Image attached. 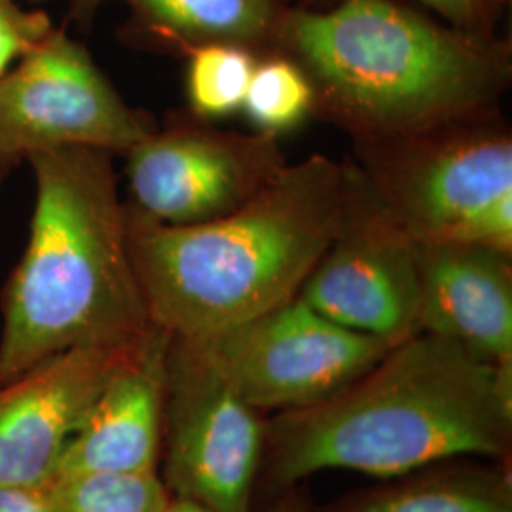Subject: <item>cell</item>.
<instances>
[{"label":"cell","mask_w":512,"mask_h":512,"mask_svg":"<svg viewBox=\"0 0 512 512\" xmlns=\"http://www.w3.org/2000/svg\"><path fill=\"white\" fill-rule=\"evenodd\" d=\"M112 158L90 147L25 158L37 202L25 253L2 291L0 385L67 349L126 342L152 325Z\"/></svg>","instance_id":"277c9868"},{"label":"cell","mask_w":512,"mask_h":512,"mask_svg":"<svg viewBox=\"0 0 512 512\" xmlns=\"http://www.w3.org/2000/svg\"><path fill=\"white\" fill-rule=\"evenodd\" d=\"M420 332L512 366V255L456 241H418Z\"/></svg>","instance_id":"4fadbf2b"},{"label":"cell","mask_w":512,"mask_h":512,"mask_svg":"<svg viewBox=\"0 0 512 512\" xmlns=\"http://www.w3.org/2000/svg\"><path fill=\"white\" fill-rule=\"evenodd\" d=\"M169 340L171 336L156 325L139 338L97 395L65 448L55 476L158 469Z\"/></svg>","instance_id":"7c38bea8"},{"label":"cell","mask_w":512,"mask_h":512,"mask_svg":"<svg viewBox=\"0 0 512 512\" xmlns=\"http://www.w3.org/2000/svg\"><path fill=\"white\" fill-rule=\"evenodd\" d=\"M181 340L258 412L323 403L393 348L332 323L298 296L234 327Z\"/></svg>","instance_id":"8992f818"},{"label":"cell","mask_w":512,"mask_h":512,"mask_svg":"<svg viewBox=\"0 0 512 512\" xmlns=\"http://www.w3.org/2000/svg\"><path fill=\"white\" fill-rule=\"evenodd\" d=\"M241 110L255 131L279 139L313 114L310 82L289 57L277 52L260 55Z\"/></svg>","instance_id":"ac0fdd59"},{"label":"cell","mask_w":512,"mask_h":512,"mask_svg":"<svg viewBox=\"0 0 512 512\" xmlns=\"http://www.w3.org/2000/svg\"><path fill=\"white\" fill-rule=\"evenodd\" d=\"M19 162H21V160H18V158H14V156H8V154L0 152V184H2V181L10 175V171H12Z\"/></svg>","instance_id":"d4e9b609"},{"label":"cell","mask_w":512,"mask_h":512,"mask_svg":"<svg viewBox=\"0 0 512 512\" xmlns=\"http://www.w3.org/2000/svg\"><path fill=\"white\" fill-rule=\"evenodd\" d=\"M346 164H287L234 213L167 226L126 202L129 258L152 325L202 338L293 300L336 234Z\"/></svg>","instance_id":"3957f363"},{"label":"cell","mask_w":512,"mask_h":512,"mask_svg":"<svg viewBox=\"0 0 512 512\" xmlns=\"http://www.w3.org/2000/svg\"><path fill=\"white\" fill-rule=\"evenodd\" d=\"M141 336L67 349L0 385V486L42 488L54 478L97 395Z\"/></svg>","instance_id":"8fae6325"},{"label":"cell","mask_w":512,"mask_h":512,"mask_svg":"<svg viewBox=\"0 0 512 512\" xmlns=\"http://www.w3.org/2000/svg\"><path fill=\"white\" fill-rule=\"evenodd\" d=\"M107 2L129 8L122 37L137 48L186 57L205 44H238L272 52L283 0H71L69 18L90 27Z\"/></svg>","instance_id":"5bb4252c"},{"label":"cell","mask_w":512,"mask_h":512,"mask_svg":"<svg viewBox=\"0 0 512 512\" xmlns=\"http://www.w3.org/2000/svg\"><path fill=\"white\" fill-rule=\"evenodd\" d=\"M156 128L65 29L54 27L0 76V152L18 160L67 147L124 156Z\"/></svg>","instance_id":"ba28073f"},{"label":"cell","mask_w":512,"mask_h":512,"mask_svg":"<svg viewBox=\"0 0 512 512\" xmlns=\"http://www.w3.org/2000/svg\"><path fill=\"white\" fill-rule=\"evenodd\" d=\"M266 448L258 410L186 340H169L164 406V484L213 512H251Z\"/></svg>","instance_id":"9c48e42d"},{"label":"cell","mask_w":512,"mask_h":512,"mask_svg":"<svg viewBox=\"0 0 512 512\" xmlns=\"http://www.w3.org/2000/svg\"><path fill=\"white\" fill-rule=\"evenodd\" d=\"M42 488L55 512H164L171 499L156 471L55 476Z\"/></svg>","instance_id":"2e32d148"},{"label":"cell","mask_w":512,"mask_h":512,"mask_svg":"<svg viewBox=\"0 0 512 512\" xmlns=\"http://www.w3.org/2000/svg\"><path fill=\"white\" fill-rule=\"evenodd\" d=\"M164 512H213L209 511L207 507H203L200 503L192 501V499H184V497H175L171 495L167 507Z\"/></svg>","instance_id":"603a6c76"},{"label":"cell","mask_w":512,"mask_h":512,"mask_svg":"<svg viewBox=\"0 0 512 512\" xmlns=\"http://www.w3.org/2000/svg\"><path fill=\"white\" fill-rule=\"evenodd\" d=\"M29 2H44V0H29Z\"/></svg>","instance_id":"484cf974"},{"label":"cell","mask_w":512,"mask_h":512,"mask_svg":"<svg viewBox=\"0 0 512 512\" xmlns=\"http://www.w3.org/2000/svg\"><path fill=\"white\" fill-rule=\"evenodd\" d=\"M124 156L128 203L167 226L234 213L289 164L277 137L220 129L188 110L169 116Z\"/></svg>","instance_id":"30bf717a"},{"label":"cell","mask_w":512,"mask_h":512,"mask_svg":"<svg viewBox=\"0 0 512 512\" xmlns=\"http://www.w3.org/2000/svg\"><path fill=\"white\" fill-rule=\"evenodd\" d=\"M260 55L238 44H205L186 55L188 112L203 120L234 116L243 101Z\"/></svg>","instance_id":"e0dca14e"},{"label":"cell","mask_w":512,"mask_h":512,"mask_svg":"<svg viewBox=\"0 0 512 512\" xmlns=\"http://www.w3.org/2000/svg\"><path fill=\"white\" fill-rule=\"evenodd\" d=\"M0 512H55L44 488L0 486Z\"/></svg>","instance_id":"7402d4cb"},{"label":"cell","mask_w":512,"mask_h":512,"mask_svg":"<svg viewBox=\"0 0 512 512\" xmlns=\"http://www.w3.org/2000/svg\"><path fill=\"white\" fill-rule=\"evenodd\" d=\"M349 512H512L511 480L492 473L427 476L370 494Z\"/></svg>","instance_id":"9a60e30c"},{"label":"cell","mask_w":512,"mask_h":512,"mask_svg":"<svg viewBox=\"0 0 512 512\" xmlns=\"http://www.w3.org/2000/svg\"><path fill=\"white\" fill-rule=\"evenodd\" d=\"M346 196L336 234L298 298L344 329L389 346L420 334L418 241L346 160Z\"/></svg>","instance_id":"52a82bcc"},{"label":"cell","mask_w":512,"mask_h":512,"mask_svg":"<svg viewBox=\"0 0 512 512\" xmlns=\"http://www.w3.org/2000/svg\"><path fill=\"white\" fill-rule=\"evenodd\" d=\"M351 143V162L416 241L450 238L512 190V133L501 112Z\"/></svg>","instance_id":"5b68a950"},{"label":"cell","mask_w":512,"mask_h":512,"mask_svg":"<svg viewBox=\"0 0 512 512\" xmlns=\"http://www.w3.org/2000/svg\"><path fill=\"white\" fill-rule=\"evenodd\" d=\"M54 27L46 12L27 10L18 0H0V76Z\"/></svg>","instance_id":"ffe728a7"},{"label":"cell","mask_w":512,"mask_h":512,"mask_svg":"<svg viewBox=\"0 0 512 512\" xmlns=\"http://www.w3.org/2000/svg\"><path fill=\"white\" fill-rule=\"evenodd\" d=\"M275 512H294V511H275Z\"/></svg>","instance_id":"4316f807"},{"label":"cell","mask_w":512,"mask_h":512,"mask_svg":"<svg viewBox=\"0 0 512 512\" xmlns=\"http://www.w3.org/2000/svg\"><path fill=\"white\" fill-rule=\"evenodd\" d=\"M512 431V366L420 332L323 403L266 427L277 486L340 469L391 478L461 456L503 458Z\"/></svg>","instance_id":"7a4b0ae2"},{"label":"cell","mask_w":512,"mask_h":512,"mask_svg":"<svg viewBox=\"0 0 512 512\" xmlns=\"http://www.w3.org/2000/svg\"><path fill=\"white\" fill-rule=\"evenodd\" d=\"M448 27L469 37L492 40L501 37L499 27L511 0H408Z\"/></svg>","instance_id":"d6986e66"},{"label":"cell","mask_w":512,"mask_h":512,"mask_svg":"<svg viewBox=\"0 0 512 512\" xmlns=\"http://www.w3.org/2000/svg\"><path fill=\"white\" fill-rule=\"evenodd\" d=\"M444 241L467 243L512 255V190L482 205Z\"/></svg>","instance_id":"44dd1931"},{"label":"cell","mask_w":512,"mask_h":512,"mask_svg":"<svg viewBox=\"0 0 512 512\" xmlns=\"http://www.w3.org/2000/svg\"><path fill=\"white\" fill-rule=\"evenodd\" d=\"M289 6H298V8H327L336 4L338 0H283Z\"/></svg>","instance_id":"cb8c5ba5"},{"label":"cell","mask_w":512,"mask_h":512,"mask_svg":"<svg viewBox=\"0 0 512 512\" xmlns=\"http://www.w3.org/2000/svg\"><path fill=\"white\" fill-rule=\"evenodd\" d=\"M272 52L306 74L311 116L351 141L492 116L512 82L511 38L469 37L408 0L287 6Z\"/></svg>","instance_id":"6da1fadb"}]
</instances>
